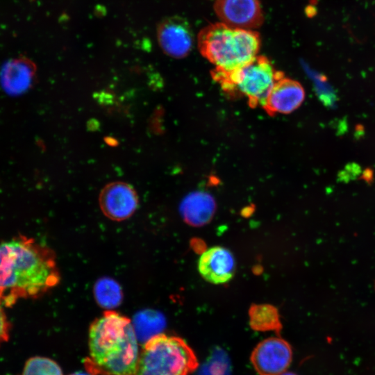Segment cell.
Returning a JSON list of instances; mask_svg holds the SVG:
<instances>
[{"label": "cell", "mask_w": 375, "mask_h": 375, "mask_svg": "<svg viewBox=\"0 0 375 375\" xmlns=\"http://www.w3.org/2000/svg\"><path fill=\"white\" fill-rule=\"evenodd\" d=\"M60 281L56 255L48 247L19 235L0 244V293L3 306L38 298Z\"/></svg>", "instance_id": "6da1fadb"}, {"label": "cell", "mask_w": 375, "mask_h": 375, "mask_svg": "<svg viewBox=\"0 0 375 375\" xmlns=\"http://www.w3.org/2000/svg\"><path fill=\"white\" fill-rule=\"evenodd\" d=\"M88 347L83 363L91 375H134L140 351L135 329L126 316L105 310L90 326Z\"/></svg>", "instance_id": "7a4b0ae2"}, {"label": "cell", "mask_w": 375, "mask_h": 375, "mask_svg": "<svg viewBox=\"0 0 375 375\" xmlns=\"http://www.w3.org/2000/svg\"><path fill=\"white\" fill-rule=\"evenodd\" d=\"M257 31L229 26L222 22L202 28L197 36L201 54L215 68L231 71L251 62L260 47Z\"/></svg>", "instance_id": "3957f363"}, {"label": "cell", "mask_w": 375, "mask_h": 375, "mask_svg": "<svg viewBox=\"0 0 375 375\" xmlns=\"http://www.w3.org/2000/svg\"><path fill=\"white\" fill-rule=\"evenodd\" d=\"M199 365L194 351L183 339L160 333L143 344L134 375H189Z\"/></svg>", "instance_id": "277c9868"}, {"label": "cell", "mask_w": 375, "mask_h": 375, "mask_svg": "<svg viewBox=\"0 0 375 375\" xmlns=\"http://www.w3.org/2000/svg\"><path fill=\"white\" fill-rule=\"evenodd\" d=\"M212 78L231 98L244 97L253 108L262 107L275 82L284 76L264 56H257L248 64L231 71L214 68Z\"/></svg>", "instance_id": "5b68a950"}, {"label": "cell", "mask_w": 375, "mask_h": 375, "mask_svg": "<svg viewBox=\"0 0 375 375\" xmlns=\"http://www.w3.org/2000/svg\"><path fill=\"white\" fill-rule=\"evenodd\" d=\"M292 360L290 344L277 337L260 342L251 355V363L259 375H279L286 371Z\"/></svg>", "instance_id": "8992f818"}, {"label": "cell", "mask_w": 375, "mask_h": 375, "mask_svg": "<svg viewBox=\"0 0 375 375\" xmlns=\"http://www.w3.org/2000/svg\"><path fill=\"white\" fill-rule=\"evenodd\" d=\"M157 38L164 53L175 58L187 56L194 44L192 28L187 19L180 16L162 19L157 27Z\"/></svg>", "instance_id": "52a82bcc"}, {"label": "cell", "mask_w": 375, "mask_h": 375, "mask_svg": "<svg viewBox=\"0 0 375 375\" xmlns=\"http://www.w3.org/2000/svg\"><path fill=\"white\" fill-rule=\"evenodd\" d=\"M103 214L112 221L122 222L131 217L138 206V197L129 184L115 181L105 185L99 197Z\"/></svg>", "instance_id": "ba28073f"}, {"label": "cell", "mask_w": 375, "mask_h": 375, "mask_svg": "<svg viewBox=\"0 0 375 375\" xmlns=\"http://www.w3.org/2000/svg\"><path fill=\"white\" fill-rule=\"evenodd\" d=\"M214 10L222 23L233 28L253 30L264 20L259 0H215Z\"/></svg>", "instance_id": "9c48e42d"}, {"label": "cell", "mask_w": 375, "mask_h": 375, "mask_svg": "<svg viewBox=\"0 0 375 375\" xmlns=\"http://www.w3.org/2000/svg\"><path fill=\"white\" fill-rule=\"evenodd\" d=\"M304 99L305 90L300 83L283 76L275 82L262 108L271 116L288 114L297 110Z\"/></svg>", "instance_id": "30bf717a"}, {"label": "cell", "mask_w": 375, "mask_h": 375, "mask_svg": "<svg viewBox=\"0 0 375 375\" xmlns=\"http://www.w3.org/2000/svg\"><path fill=\"white\" fill-rule=\"evenodd\" d=\"M198 269L201 276L213 284L230 281L235 271V261L231 252L222 247H213L199 258Z\"/></svg>", "instance_id": "8fae6325"}, {"label": "cell", "mask_w": 375, "mask_h": 375, "mask_svg": "<svg viewBox=\"0 0 375 375\" xmlns=\"http://www.w3.org/2000/svg\"><path fill=\"white\" fill-rule=\"evenodd\" d=\"M35 75V64L27 57L19 56L3 64L0 71V83L8 94H21L31 87Z\"/></svg>", "instance_id": "7c38bea8"}, {"label": "cell", "mask_w": 375, "mask_h": 375, "mask_svg": "<svg viewBox=\"0 0 375 375\" xmlns=\"http://www.w3.org/2000/svg\"><path fill=\"white\" fill-rule=\"evenodd\" d=\"M215 210L213 197L205 192L197 191L188 194L181 205L184 220L194 226H201L209 222Z\"/></svg>", "instance_id": "4fadbf2b"}, {"label": "cell", "mask_w": 375, "mask_h": 375, "mask_svg": "<svg viewBox=\"0 0 375 375\" xmlns=\"http://www.w3.org/2000/svg\"><path fill=\"white\" fill-rule=\"evenodd\" d=\"M251 327L256 331H274L277 333L281 329V323L277 310L271 305H255L249 312Z\"/></svg>", "instance_id": "5bb4252c"}, {"label": "cell", "mask_w": 375, "mask_h": 375, "mask_svg": "<svg viewBox=\"0 0 375 375\" xmlns=\"http://www.w3.org/2000/svg\"><path fill=\"white\" fill-rule=\"evenodd\" d=\"M196 371V375H231L229 357L224 350L215 349Z\"/></svg>", "instance_id": "9a60e30c"}, {"label": "cell", "mask_w": 375, "mask_h": 375, "mask_svg": "<svg viewBox=\"0 0 375 375\" xmlns=\"http://www.w3.org/2000/svg\"><path fill=\"white\" fill-rule=\"evenodd\" d=\"M22 375H62V372L54 360L35 356L26 361Z\"/></svg>", "instance_id": "2e32d148"}, {"label": "cell", "mask_w": 375, "mask_h": 375, "mask_svg": "<svg viewBox=\"0 0 375 375\" xmlns=\"http://www.w3.org/2000/svg\"><path fill=\"white\" fill-rule=\"evenodd\" d=\"M119 288L113 281L102 280L95 287V296L98 302L104 306H111L119 302Z\"/></svg>", "instance_id": "e0dca14e"}, {"label": "cell", "mask_w": 375, "mask_h": 375, "mask_svg": "<svg viewBox=\"0 0 375 375\" xmlns=\"http://www.w3.org/2000/svg\"><path fill=\"white\" fill-rule=\"evenodd\" d=\"M10 324L3 312L0 309V344L8 340L9 335Z\"/></svg>", "instance_id": "ac0fdd59"}, {"label": "cell", "mask_w": 375, "mask_h": 375, "mask_svg": "<svg viewBox=\"0 0 375 375\" xmlns=\"http://www.w3.org/2000/svg\"><path fill=\"white\" fill-rule=\"evenodd\" d=\"M70 375H91L90 374L85 373L83 372H76L73 374H71Z\"/></svg>", "instance_id": "d6986e66"}, {"label": "cell", "mask_w": 375, "mask_h": 375, "mask_svg": "<svg viewBox=\"0 0 375 375\" xmlns=\"http://www.w3.org/2000/svg\"><path fill=\"white\" fill-rule=\"evenodd\" d=\"M279 375H296V374L292 373V372H283V373H282V374H281Z\"/></svg>", "instance_id": "ffe728a7"}, {"label": "cell", "mask_w": 375, "mask_h": 375, "mask_svg": "<svg viewBox=\"0 0 375 375\" xmlns=\"http://www.w3.org/2000/svg\"><path fill=\"white\" fill-rule=\"evenodd\" d=\"M3 301H2V297H1V293H0V309L3 308Z\"/></svg>", "instance_id": "44dd1931"}]
</instances>
